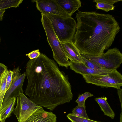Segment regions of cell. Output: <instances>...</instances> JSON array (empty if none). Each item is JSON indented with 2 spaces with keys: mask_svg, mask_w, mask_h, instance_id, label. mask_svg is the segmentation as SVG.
<instances>
[{
  "mask_svg": "<svg viewBox=\"0 0 122 122\" xmlns=\"http://www.w3.org/2000/svg\"><path fill=\"white\" fill-rule=\"evenodd\" d=\"M25 73L28 80L25 94L37 105L52 111L72 100L68 76L45 54L30 59Z\"/></svg>",
  "mask_w": 122,
  "mask_h": 122,
  "instance_id": "6da1fadb",
  "label": "cell"
},
{
  "mask_svg": "<svg viewBox=\"0 0 122 122\" xmlns=\"http://www.w3.org/2000/svg\"><path fill=\"white\" fill-rule=\"evenodd\" d=\"M76 18L73 43L80 53L85 55L101 56L111 46L120 29L118 22L110 14L79 11Z\"/></svg>",
  "mask_w": 122,
  "mask_h": 122,
  "instance_id": "7a4b0ae2",
  "label": "cell"
},
{
  "mask_svg": "<svg viewBox=\"0 0 122 122\" xmlns=\"http://www.w3.org/2000/svg\"><path fill=\"white\" fill-rule=\"evenodd\" d=\"M46 15L50 21L55 32L61 42L73 41L77 25L74 19L71 16L54 15Z\"/></svg>",
  "mask_w": 122,
  "mask_h": 122,
  "instance_id": "3957f363",
  "label": "cell"
},
{
  "mask_svg": "<svg viewBox=\"0 0 122 122\" xmlns=\"http://www.w3.org/2000/svg\"><path fill=\"white\" fill-rule=\"evenodd\" d=\"M41 20L47 37V41L52 49L54 60L60 66L68 68L70 62L63 50L61 42L56 34L47 17L41 14Z\"/></svg>",
  "mask_w": 122,
  "mask_h": 122,
  "instance_id": "277c9868",
  "label": "cell"
},
{
  "mask_svg": "<svg viewBox=\"0 0 122 122\" xmlns=\"http://www.w3.org/2000/svg\"><path fill=\"white\" fill-rule=\"evenodd\" d=\"M80 54L83 57L96 63L102 70L117 69L122 62V54L116 47L108 49L106 52L99 56Z\"/></svg>",
  "mask_w": 122,
  "mask_h": 122,
  "instance_id": "5b68a950",
  "label": "cell"
},
{
  "mask_svg": "<svg viewBox=\"0 0 122 122\" xmlns=\"http://www.w3.org/2000/svg\"><path fill=\"white\" fill-rule=\"evenodd\" d=\"M86 82L103 87L118 89L122 86V75L117 69L105 74L82 75Z\"/></svg>",
  "mask_w": 122,
  "mask_h": 122,
  "instance_id": "8992f818",
  "label": "cell"
},
{
  "mask_svg": "<svg viewBox=\"0 0 122 122\" xmlns=\"http://www.w3.org/2000/svg\"><path fill=\"white\" fill-rule=\"evenodd\" d=\"M41 107L31 101L23 93H20L17 97L16 106L13 113L16 116L18 122H25Z\"/></svg>",
  "mask_w": 122,
  "mask_h": 122,
  "instance_id": "52a82bcc",
  "label": "cell"
},
{
  "mask_svg": "<svg viewBox=\"0 0 122 122\" xmlns=\"http://www.w3.org/2000/svg\"><path fill=\"white\" fill-rule=\"evenodd\" d=\"M20 67L14 68L13 71L11 84L6 91L4 97L2 104H4L9 99L15 97L20 93H23L22 88L23 82L26 76L25 73L21 74Z\"/></svg>",
  "mask_w": 122,
  "mask_h": 122,
  "instance_id": "ba28073f",
  "label": "cell"
},
{
  "mask_svg": "<svg viewBox=\"0 0 122 122\" xmlns=\"http://www.w3.org/2000/svg\"><path fill=\"white\" fill-rule=\"evenodd\" d=\"M37 9L45 15H54L70 16L58 4L56 0H34Z\"/></svg>",
  "mask_w": 122,
  "mask_h": 122,
  "instance_id": "9c48e42d",
  "label": "cell"
},
{
  "mask_svg": "<svg viewBox=\"0 0 122 122\" xmlns=\"http://www.w3.org/2000/svg\"><path fill=\"white\" fill-rule=\"evenodd\" d=\"M56 117L51 112L45 111L42 107L33 113L25 122H56Z\"/></svg>",
  "mask_w": 122,
  "mask_h": 122,
  "instance_id": "30bf717a",
  "label": "cell"
},
{
  "mask_svg": "<svg viewBox=\"0 0 122 122\" xmlns=\"http://www.w3.org/2000/svg\"><path fill=\"white\" fill-rule=\"evenodd\" d=\"M69 61L70 69L82 75L105 74L112 71L93 69L86 66L82 63L70 61Z\"/></svg>",
  "mask_w": 122,
  "mask_h": 122,
  "instance_id": "8fae6325",
  "label": "cell"
},
{
  "mask_svg": "<svg viewBox=\"0 0 122 122\" xmlns=\"http://www.w3.org/2000/svg\"><path fill=\"white\" fill-rule=\"evenodd\" d=\"M65 54L70 61L82 63L80 52L73 41L61 42Z\"/></svg>",
  "mask_w": 122,
  "mask_h": 122,
  "instance_id": "7c38bea8",
  "label": "cell"
},
{
  "mask_svg": "<svg viewBox=\"0 0 122 122\" xmlns=\"http://www.w3.org/2000/svg\"><path fill=\"white\" fill-rule=\"evenodd\" d=\"M58 4L70 16L81 6L80 0H56Z\"/></svg>",
  "mask_w": 122,
  "mask_h": 122,
  "instance_id": "4fadbf2b",
  "label": "cell"
},
{
  "mask_svg": "<svg viewBox=\"0 0 122 122\" xmlns=\"http://www.w3.org/2000/svg\"><path fill=\"white\" fill-rule=\"evenodd\" d=\"M16 97H14L8 99L2 105L0 111V120H3L9 117L14 110Z\"/></svg>",
  "mask_w": 122,
  "mask_h": 122,
  "instance_id": "5bb4252c",
  "label": "cell"
},
{
  "mask_svg": "<svg viewBox=\"0 0 122 122\" xmlns=\"http://www.w3.org/2000/svg\"><path fill=\"white\" fill-rule=\"evenodd\" d=\"M122 1V0H94L93 2L96 3L95 5L97 9L107 12L114 10L115 3Z\"/></svg>",
  "mask_w": 122,
  "mask_h": 122,
  "instance_id": "9a60e30c",
  "label": "cell"
},
{
  "mask_svg": "<svg viewBox=\"0 0 122 122\" xmlns=\"http://www.w3.org/2000/svg\"><path fill=\"white\" fill-rule=\"evenodd\" d=\"M106 97H101L95 98V100L98 103L104 114L113 119L115 113L107 101Z\"/></svg>",
  "mask_w": 122,
  "mask_h": 122,
  "instance_id": "2e32d148",
  "label": "cell"
},
{
  "mask_svg": "<svg viewBox=\"0 0 122 122\" xmlns=\"http://www.w3.org/2000/svg\"><path fill=\"white\" fill-rule=\"evenodd\" d=\"M8 71L7 69L5 71L2 75L0 88V111L1 109L3 98L6 92V79Z\"/></svg>",
  "mask_w": 122,
  "mask_h": 122,
  "instance_id": "e0dca14e",
  "label": "cell"
},
{
  "mask_svg": "<svg viewBox=\"0 0 122 122\" xmlns=\"http://www.w3.org/2000/svg\"><path fill=\"white\" fill-rule=\"evenodd\" d=\"M23 1V0H0V7L3 10L10 8H16L19 6Z\"/></svg>",
  "mask_w": 122,
  "mask_h": 122,
  "instance_id": "ac0fdd59",
  "label": "cell"
},
{
  "mask_svg": "<svg viewBox=\"0 0 122 122\" xmlns=\"http://www.w3.org/2000/svg\"><path fill=\"white\" fill-rule=\"evenodd\" d=\"M86 106L77 105L72 110V113L74 115L81 117L89 119L86 110Z\"/></svg>",
  "mask_w": 122,
  "mask_h": 122,
  "instance_id": "d6986e66",
  "label": "cell"
},
{
  "mask_svg": "<svg viewBox=\"0 0 122 122\" xmlns=\"http://www.w3.org/2000/svg\"><path fill=\"white\" fill-rule=\"evenodd\" d=\"M66 117L71 122H101L81 117L74 115L72 113L68 114Z\"/></svg>",
  "mask_w": 122,
  "mask_h": 122,
  "instance_id": "ffe728a7",
  "label": "cell"
},
{
  "mask_svg": "<svg viewBox=\"0 0 122 122\" xmlns=\"http://www.w3.org/2000/svg\"><path fill=\"white\" fill-rule=\"evenodd\" d=\"M93 94L89 92H86L84 93L79 95L76 101L79 106H85V102L86 99L89 97L93 96Z\"/></svg>",
  "mask_w": 122,
  "mask_h": 122,
  "instance_id": "44dd1931",
  "label": "cell"
},
{
  "mask_svg": "<svg viewBox=\"0 0 122 122\" xmlns=\"http://www.w3.org/2000/svg\"><path fill=\"white\" fill-rule=\"evenodd\" d=\"M81 57L82 63L86 66L93 69H101V67L98 65L93 62L81 56Z\"/></svg>",
  "mask_w": 122,
  "mask_h": 122,
  "instance_id": "7402d4cb",
  "label": "cell"
},
{
  "mask_svg": "<svg viewBox=\"0 0 122 122\" xmlns=\"http://www.w3.org/2000/svg\"><path fill=\"white\" fill-rule=\"evenodd\" d=\"M41 53L39 49L33 51L28 54H26V56L31 60L38 57L40 56Z\"/></svg>",
  "mask_w": 122,
  "mask_h": 122,
  "instance_id": "603a6c76",
  "label": "cell"
},
{
  "mask_svg": "<svg viewBox=\"0 0 122 122\" xmlns=\"http://www.w3.org/2000/svg\"><path fill=\"white\" fill-rule=\"evenodd\" d=\"M13 73L12 71L8 70L6 79V91L9 89L12 82V78Z\"/></svg>",
  "mask_w": 122,
  "mask_h": 122,
  "instance_id": "cb8c5ba5",
  "label": "cell"
},
{
  "mask_svg": "<svg viewBox=\"0 0 122 122\" xmlns=\"http://www.w3.org/2000/svg\"><path fill=\"white\" fill-rule=\"evenodd\" d=\"M7 69V66L2 63H0V78L5 71Z\"/></svg>",
  "mask_w": 122,
  "mask_h": 122,
  "instance_id": "d4e9b609",
  "label": "cell"
},
{
  "mask_svg": "<svg viewBox=\"0 0 122 122\" xmlns=\"http://www.w3.org/2000/svg\"><path fill=\"white\" fill-rule=\"evenodd\" d=\"M117 93L121 104V109H122V89L121 88L117 89Z\"/></svg>",
  "mask_w": 122,
  "mask_h": 122,
  "instance_id": "484cf974",
  "label": "cell"
},
{
  "mask_svg": "<svg viewBox=\"0 0 122 122\" xmlns=\"http://www.w3.org/2000/svg\"><path fill=\"white\" fill-rule=\"evenodd\" d=\"M5 11V10L0 11V21H1L3 20Z\"/></svg>",
  "mask_w": 122,
  "mask_h": 122,
  "instance_id": "4316f807",
  "label": "cell"
},
{
  "mask_svg": "<svg viewBox=\"0 0 122 122\" xmlns=\"http://www.w3.org/2000/svg\"><path fill=\"white\" fill-rule=\"evenodd\" d=\"M2 76L0 78V88L1 84V80H2Z\"/></svg>",
  "mask_w": 122,
  "mask_h": 122,
  "instance_id": "83f0119b",
  "label": "cell"
},
{
  "mask_svg": "<svg viewBox=\"0 0 122 122\" xmlns=\"http://www.w3.org/2000/svg\"><path fill=\"white\" fill-rule=\"evenodd\" d=\"M0 122H5V120H0Z\"/></svg>",
  "mask_w": 122,
  "mask_h": 122,
  "instance_id": "f1b7e54d",
  "label": "cell"
},
{
  "mask_svg": "<svg viewBox=\"0 0 122 122\" xmlns=\"http://www.w3.org/2000/svg\"><path fill=\"white\" fill-rule=\"evenodd\" d=\"M2 10H3L2 9H1V8L0 7V11Z\"/></svg>",
  "mask_w": 122,
  "mask_h": 122,
  "instance_id": "f546056e",
  "label": "cell"
},
{
  "mask_svg": "<svg viewBox=\"0 0 122 122\" xmlns=\"http://www.w3.org/2000/svg\"></svg>",
  "mask_w": 122,
  "mask_h": 122,
  "instance_id": "4dcf8cb0",
  "label": "cell"
},
{
  "mask_svg": "<svg viewBox=\"0 0 122 122\" xmlns=\"http://www.w3.org/2000/svg\"></svg>",
  "mask_w": 122,
  "mask_h": 122,
  "instance_id": "1f68e13d",
  "label": "cell"
}]
</instances>
